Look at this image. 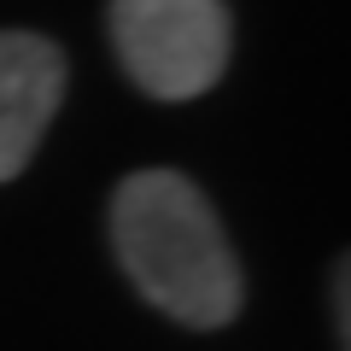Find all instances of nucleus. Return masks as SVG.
<instances>
[{"instance_id":"1","label":"nucleus","mask_w":351,"mask_h":351,"mask_svg":"<svg viewBox=\"0 0 351 351\" xmlns=\"http://www.w3.org/2000/svg\"><path fill=\"white\" fill-rule=\"evenodd\" d=\"M112 240L129 281L164 316L223 328L240 311V263L205 193L176 170H141L112 199Z\"/></svg>"},{"instance_id":"2","label":"nucleus","mask_w":351,"mask_h":351,"mask_svg":"<svg viewBox=\"0 0 351 351\" xmlns=\"http://www.w3.org/2000/svg\"><path fill=\"white\" fill-rule=\"evenodd\" d=\"M112 41L123 71L152 100H193L228 64L223 0H112Z\"/></svg>"},{"instance_id":"3","label":"nucleus","mask_w":351,"mask_h":351,"mask_svg":"<svg viewBox=\"0 0 351 351\" xmlns=\"http://www.w3.org/2000/svg\"><path fill=\"white\" fill-rule=\"evenodd\" d=\"M64 94V53L47 36L0 29V182H12L41 147Z\"/></svg>"}]
</instances>
